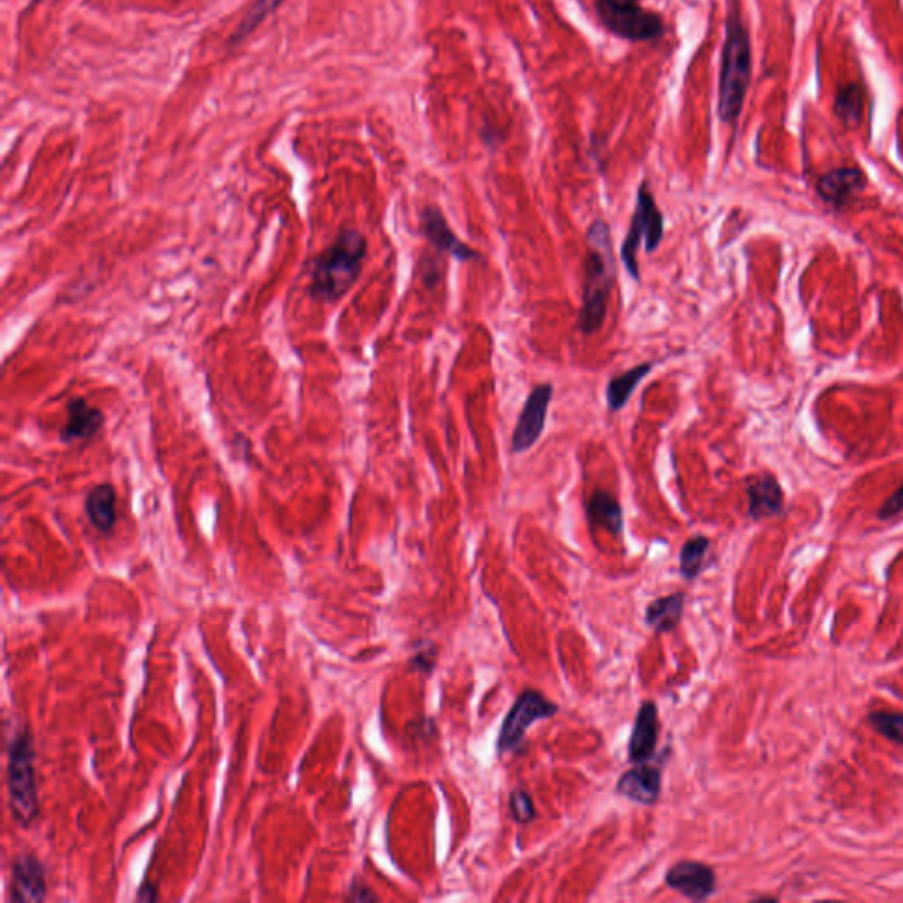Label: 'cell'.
Segmentation results:
<instances>
[{
	"label": "cell",
	"instance_id": "cell-14",
	"mask_svg": "<svg viewBox=\"0 0 903 903\" xmlns=\"http://www.w3.org/2000/svg\"><path fill=\"white\" fill-rule=\"evenodd\" d=\"M616 794L639 805H655L662 794V769L650 762L635 764L621 775Z\"/></svg>",
	"mask_w": 903,
	"mask_h": 903
},
{
	"label": "cell",
	"instance_id": "cell-15",
	"mask_svg": "<svg viewBox=\"0 0 903 903\" xmlns=\"http://www.w3.org/2000/svg\"><path fill=\"white\" fill-rule=\"evenodd\" d=\"M748 515L754 521H764L784 514L785 498L777 477L771 473H759L748 478Z\"/></svg>",
	"mask_w": 903,
	"mask_h": 903
},
{
	"label": "cell",
	"instance_id": "cell-19",
	"mask_svg": "<svg viewBox=\"0 0 903 903\" xmlns=\"http://www.w3.org/2000/svg\"><path fill=\"white\" fill-rule=\"evenodd\" d=\"M685 611V593L658 597L646 607L644 620L657 634H667L678 627Z\"/></svg>",
	"mask_w": 903,
	"mask_h": 903
},
{
	"label": "cell",
	"instance_id": "cell-31",
	"mask_svg": "<svg viewBox=\"0 0 903 903\" xmlns=\"http://www.w3.org/2000/svg\"><path fill=\"white\" fill-rule=\"evenodd\" d=\"M597 4H605V6H618V8H630V6H639L641 0H597Z\"/></svg>",
	"mask_w": 903,
	"mask_h": 903
},
{
	"label": "cell",
	"instance_id": "cell-7",
	"mask_svg": "<svg viewBox=\"0 0 903 903\" xmlns=\"http://www.w3.org/2000/svg\"><path fill=\"white\" fill-rule=\"evenodd\" d=\"M597 13L605 29L616 38L632 43H646L664 36L665 25L662 16L655 11L642 8L641 4L630 8L597 4Z\"/></svg>",
	"mask_w": 903,
	"mask_h": 903
},
{
	"label": "cell",
	"instance_id": "cell-11",
	"mask_svg": "<svg viewBox=\"0 0 903 903\" xmlns=\"http://www.w3.org/2000/svg\"><path fill=\"white\" fill-rule=\"evenodd\" d=\"M868 179L866 173L854 166H842L824 173L817 180V195L822 202L829 203L835 209H844L847 203L865 191Z\"/></svg>",
	"mask_w": 903,
	"mask_h": 903
},
{
	"label": "cell",
	"instance_id": "cell-17",
	"mask_svg": "<svg viewBox=\"0 0 903 903\" xmlns=\"http://www.w3.org/2000/svg\"><path fill=\"white\" fill-rule=\"evenodd\" d=\"M85 515L103 535H110L117 524V491L110 484H99L85 496Z\"/></svg>",
	"mask_w": 903,
	"mask_h": 903
},
{
	"label": "cell",
	"instance_id": "cell-20",
	"mask_svg": "<svg viewBox=\"0 0 903 903\" xmlns=\"http://www.w3.org/2000/svg\"><path fill=\"white\" fill-rule=\"evenodd\" d=\"M653 367H655L653 362H644V364L628 369L625 373L612 376L605 389V399H607L609 411L616 413V411L623 410L628 404V399L637 389V385L651 373Z\"/></svg>",
	"mask_w": 903,
	"mask_h": 903
},
{
	"label": "cell",
	"instance_id": "cell-12",
	"mask_svg": "<svg viewBox=\"0 0 903 903\" xmlns=\"http://www.w3.org/2000/svg\"><path fill=\"white\" fill-rule=\"evenodd\" d=\"M105 422L103 411L83 397H73L66 404V422L60 429L59 440L64 445L92 440L105 427Z\"/></svg>",
	"mask_w": 903,
	"mask_h": 903
},
{
	"label": "cell",
	"instance_id": "cell-16",
	"mask_svg": "<svg viewBox=\"0 0 903 903\" xmlns=\"http://www.w3.org/2000/svg\"><path fill=\"white\" fill-rule=\"evenodd\" d=\"M660 732L658 706L653 701L642 702L635 715L634 727L628 741V759L634 764L650 761L655 755Z\"/></svg>",
	"mask_w": 903,
	"mask_h": 903
},
{
	"label": "cell",
	"instance_id": "cell-5",
	"mask_svg": "<svg viewBox=\"0 0 903 903\" xmlns=\"http://www.w3.org/2000/svg\"><path fill=\"white\" fill-rule=\"evenodd\" d=\"M662 239H664V214H662V210L658 209L657 200L651 193L648 182L644 180L637 189L634 214L630 219L627 237L623 240L620 249L621 262L635 281L641 279L637 253H639L642 240H644L646 253H655L662 244Z\"/></svg>",
	"mask_w": 903,
	"mask_h": 903
},
{
	"label": "cell",
	"instance_id": "cell-2",
	"mask_svg": "<svg viewBox=\"0 0 903 903\" xmlns=\"http://www.w3.org/2000/svg\"><path fill=\"white\" fill-rule=\"evenodd\" d=\"M366 254V237L359 230H343L314 258L309 295L325 304L339 302L357 283Z\"/></svg>",
	"mask_w": 903,
	"mask_h": 903
},
{
	"label": "cell",
	"instance_id": "cell-22",
	"mask_svg": "<svg viewBox=\"0 0 903 903\" xmlns=\"http://www.w3.org/2000/svg\"><path fill=\"white\" fill-rule=\"evenodd\" d=\"M709 545H711V542H709L708 537L695 535V537L688 538L687 542L681 547L680 574L687 581H694L701 574L706 554L709 551Z\"/></svg>",
	"mask_w": 903,
	"mask_h": 903
},
{
	"label": "cell",
	"instance_id": "cell-18",
	"mask_svg": "<svg viewBox=\"0 0 903 903\" xmlns=\"http://www.w3.org/2000/svg\"><path fill=\"white\" fill-rule=\"evenodd\" d=\"M586 517L591 528L609 531L614 537L621 535L625 521L623 508L609 491L597 489L586 503Z\"/></svg>",
	"mask_w": 903,
	"mask_h": 903
},
{
	"label": "cell",
	"instance_id": "cell-21",
	"mask_svg": "<svg viewBox=\"0 0 903 903\" xmlns=\"http://www.w3.org/2000/svg\"><path fill=\"white\" fill-rule=\"evenodd\" d=\"M835 113L844 120L845 126H858L865 112V92L858 83H849L838 90L835 98Z\"/></svg>",
	"mask_w": 903,
	"mask_h": 903
},
{
	"label": "cell",
	"instance_id": "cell-29",
	"mask_svg": "<svg viewBox=\"0 0 903 903\" xmlns=\"http://www.w3.org/2000/svg\"><path fill=\"white\" fill-rule=\"evenodd\" d=\"M159 900V889L152 881L143 882L138 893H136V902L154 903Z\"/></svg>",
	"mask_w": 903,
	"mask_h": 903
},
{
	"label": "cell",
	"instance_id": "cell-6",
	"mask_svg": "<svg viewBox=\"0 0 903 903\" xmlns=\"http://www.w3.org/2000/svg\"><path fill=\"white\" fill-rule=\"evenodd\" d=\"M558 711H560L558 704L549 701L545 695L533 688H528V690H524L523 694L517 695L514 706L508 711L505 722L501 725L500 736L496 743L498 754L515 752L517 748L521 747L531 725L538 720L553 718Z\"/></svg>",
	"mask_w": 903,
	"mask_h": 903
},
{
	"label": "cell",
	"instance_id": "cell-1",
	"mask_svg": "<svg viewBox=\"0 0 903 903\" xmlns=\"http://www.w3.org/2000/svg\"><path fill=\"white\" fill-rule=\"evenodd\" d=\"M588 253L584 256L583 306L579 329L586 336L604 327L609 297L616 283V258L612 249L611 226L595 219L586 232Z\"/></svg>",
	"mask_w": 903,
	"mask_h": 903
},
{
	"label": "cell",
	"instance_id": "cell-10",
	"mask_svg": "<svg viewBox=\"0 0 903 903\" xmlns=\"http://www.w3.org/2000/svg\"><path fill=\"white\" fill-rule=\"evenodd\" d=\"M420 232L440 253L450 254L459 262L480 258L475 249L464 244L463 240L457 239L456 233L448 226L447 219L436 205H427L426 209L420 212Z\"/></svg>",
	"mask_w": 903,
	"mask_h": 903
},
{
	"label": "cell",
	"instance_id": "cell-8",
	"mask_svg": "<svg viewBox=\"0 0 903 903\" xmlns=\"http://www.w3.org/2000/svg\"><path fill=\"white\" fill-rule=\"evenodd\" d=\"M553 394L551 383H540L531 390L512 434V454L528 452L542 438Z\"/></svg>",
	"mask_w": 903,
	"mask_h": 903
},
{
	"label": "cell",
	"instance_id": "cell-26",
	"mask_svg": "<svg viewBox=\"0 0 903 903\" xmlns=\"http://www.w3.org/2000/svg\"><path fill=\"white\" fill-rule=\"evenodd\" d=\"M436 653L438 651L434 648L433 642H418L417 650L413 653V657L410 658L411 669L418 672V674L429 676L434 671V665H436Z\"/></svg>",
	"mask_w": 903,
	"mask_h": 903
},
{
	"label": "cell",
	"instance_id": "cell-32",
	"mask_svg": "<svg viewBox=\"0 0 903 903\" xmlns=\"http://www.w3.org/2000/svg\"><path fill=\"white\" fill-rule=\"evenodd\" d=\"M755 902H778V898H775V896H757Z\"/></svg>",
	"mask_w": 903,
	"mask_h": 903
},
{
	"label": "cell",
	"instance_id": "cell-13",
	"mask_svg": "<svg viewBox=\"0 0 903 903\" xmlns=\"http://www.w3.org/2000/svg\"><path fill=\"white\" fill-rule=\"evenodd\" d=\"M46 874L34 854H20L11 866V902H43L46 898Z\"/></svg>",
	"mask_w": 903,
	"mask_h": 903
},
{
	"label": "cell",
	"instance_id": "cell-28",
	"mask_svg": "<svg viewBox=\"0 0 903 903\" xmlns=\"http://www.w3.org/2000/svg\"><path fill=\"white\" fill-rule=\"evenodd\" d=\"M346 900H350V902H378V895L374 893L373 889L367 888L366 884L355 881L351 882Z\"/></svg>",
	"mask_w": 903,
	"mask_h": 903
},
{
	"label": "cell",
	"instance_id": "cell-23",
	"mask_svg": "<svg viewBox=\"0 0 903 903\" xmlns=\"http://www.w3.org/2000/svg\"><path fill=\"white\" fill-rule=\"evenodd\" d=\"M866 720L877 734H881L882 738L903 747V713L879 709V711H870Z\"/></svg>",
	"mask_w": 903,
	"mask_h": 903
},
{
	"label": "cell",
	"instance_id": "cell-3",
	"mask_svg": "<svg viewBox=\"0 0 903 903\" xmlns=\"http://www.w3.org/2000/svg\"><path fill=\"white\" fill-rule=\"evenodd\" d=\"M752 78V45L747 25L741 18L738 2L732 0L722 48L718 80V117L732 124L738 120Z\"/></svg>",
	"mask_w": 903,
	"mask_h": 903
},
{
	"label": "cell",
	"instance_id": "cell-24",
	"mask_svg": "<svg viewBox=\"0 0 903 903\" xmlns=\"http://www.w3.org/2000/svg\"><path fill=\"white\" fill-rule=\"evenodd\" d=\"M283 2L284 0H258L253 8L247 11V15L244 16V20L240 23L239 29L235 32L233 39L239 41V39L246 38L247 34H251V32H253V30L256 29V27H258L272 11H274V9L279 8Z\"/></svg>",
	"mask_w": 903,
	"mask_h": 903
},
{
	"label": "cell",
	"instance_id": "cell-9",
	"mask_svg": "<svg viewBox=\"0 0 903 903\" xmlns=\"http://www.w3.org/2000/svg\"><path fill=\"white\" fill-rule=\"evenodd\" d=\"M665 884L692 902H704L717 891V875L701 861H678L665 874Z\"/></svg>",
	"mask_w": 903,
	"mask_h": 903
},
{
	"label": "cell",
	"instance_id": "cell-4",
	"mask_svg": "<svg viewBox=\"0 0 903 903\" xmlns=\"http://www.w3.org/2000/svg\"><path fill=\"white\" fill-rule=\"evenodd\" d=\"M36 752L27 727L16 731L8 750V792L16 821L29 826L39 815Z\"/></svg>",
	"mask_w": 903,
	"mask_h": 903
},
{
	"label": "cell",
	"instance_id": "cell-27",
	"mask_svg": "<svg viewBox=\"0 0 903 903\" xmlns=\"http://www.w3.org/2000/svg\"><path fill=\"white\" fill-rule=\"evenodd\" d=\"M903 512V484L902 486L896 489L895 493L889 496L888 500L882 503L881 508H879V512H877V517L881 519V521H889V519H893L898 514H902Z\"/></svg>",
	"mask_w": 903,
	"mask_h": 903
},
{
	"label": "cell",
	"instance_id": "cell-25",
	"mask_svg": "<svg viewBox=\"0 0 903 903\" xmlns=\"http://www.w3.org/2000/svg\"><path fill=\"white\" fill-rule=\"evenodd\" d=\"M508 808L510 815L517 824H528L537 817V808L533 803V798L526 791H512L508 798Z\"/></svg>",
	"mask_w": 903,
	"mask_h": 903
},
{
	"label": "cell",
	"instance_id": "cell-30",
	"mask_svg": "<svg viewBox=\"0 0 903 903\" xmlns=\"http://www.w3.org/2000/svg\"><path fill=\"white\" fill-rule=\"evenodd\" d=\"M480 133H482V140H484V143H486L487 147L494 149V147L501 145V140H503V138H501V133L500 131H498V129H496V127L489 126V124H487V126L482 127V131H480Z\"/></svg>",
	"mask_w": 903,
	"mask_h": 903
}]
</instances>
